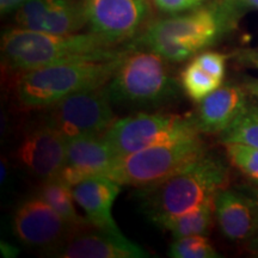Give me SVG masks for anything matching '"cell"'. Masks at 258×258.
<instances>
[{
  "mask_svg": "<svg viewBox=\"0 0 258 258\" xmlns=\"http://www.w3.org/2000/svg\"><path fill=\"white\" fill-rule=\"evenodd\" d=\"M74 226L69 224L40 196L25 199L12 217V232L22 244L50 252L69 237Z\"/></svg>",
  "mask_w": 258,
  "mask_h": 258,
  "instance_id": "obj_10",
  "label": "cell"
},
{
  "mask_svg": "<svg viewBox=\"0 0 258 258\" xmlns=\"http://www.w3.org/2000/svg\"><path fill=\"white\" fill-rule=\"evenodd\" d=\"M205 153L201 137L156 145L117 157L106 177L122 186L144 189L166 179Z\"/></svg>",
  "mask_w": 258,
  "mask_h": 258,
  "instance_id": "obj_6",
  "label": "cell"
},
{
  "mask_svg": "<svg viewBox=\"0 0 258 258\" xmlns=\"http://www.w3.org/2000/svg\"><path fill=\"white\" fill-rule=\"evenodd\" d=\"M235 10L225 0L170 15L148 23L131 46L147 48L169 62H183L218 41L233 21Z\"/></svg>",
  "mask_w": 258,
  "mask_h": 258,
  "instance_id": "obj_1",
  "label": "cell"
},
{
  "mask_svg": "<svg viewBox=\"0 0 258 258\" xmlns=\"http://www.w3.org/2000/svg\"><path fill=\"white\" fill-rule=\"evenodd\" d=\"M90 31L111 44L134 40L151 14L148 0H82Z\"/></svg>",
  "mask_w": 258,
  "mask_h": 258,
  "instance_id": "obj_9",
  "label": "cell"
},
{
  "mask_svg": "<svg viewBox=\"0 0 258 258\" xmlns=\"http://www.w3.org/2000/svg\"><path fill=\"white\" fill-rule=\"evenodd\" d=\"M214 198L208 199L199 207L183 214L161 219L154 222V225L170 232L173 238L186 237V235H206L211 231L213 219L215 217Z\"/></svg>",
  "mask_w": 258,
  "mask_h": 258,
  "instance_id": "obj_18",
  "label": "cell"
},
{
  "mask_svg": "<svg viewBox=\"0 0 258 258\" xmlns=\"http://www.w3.org/2000/svg\"><path fill=\"white\" fill-rule=\"evenodd\" d=\"M121 186L106 176H92L72 188L77 205L90 224L111 232H121L112 218V206Z\"/></svg>",
  "mask_w": 258,
  "mask_h": 258,
  "instance_id": "obj_16",
  "label": "cell"
},
{
  "mask_svg": "<svg viewBox=\"0 0 258 258\" xmlns=\"http://www.w3.org/2000/svg\"><path fill=\"white\" fill-rule=\"evenodd\" d=\"M159 54L129 46L117 70L106 84L111 102L134 108H154L173 101L182 85L173 78Z\"/></svg>",
  "mask_w": 258,
  "mask_h": 258,
  "instance_id": "obj_5",
  "label": "cell"
},
{
  "mask_svg": "<svg viewBox=\"0 0 258 258\" xmlns=\"http://www.w3.org/2000/svg\"><path fill=\"white\" fill-rule=\"evenodd\" d=\"M179 83L182 90L191 101L201 103L206 97L220 88L222 80L207 73L191 60L180 72Z\"/></svg>",
  "mask_w": 258,
  "mask_h": 258,
  "instance_id": "obj_20",
  "label": "cell"
},
{
  "mask_svg": "<svg viewBox=\"0 0 258 258\" xmlns=\"http://www.w3.org/2000/svg\"><path fill=\"white\" fill-rule=\"evenodd\" d=\"M106 85L83 90L44 109L43 122L64 140L101 137L116 121Z\"/></svg>",
  "mask_w": 258,
  "mask_h": 258,
  "instance_id": "obj_8",
  "label": "cell"
},
{
  "mask_svg": "<svg viewBox=\"0 0 258 258\" xmlns=\"http://www.w3.org/2000/svg\"><path fill=\"white\" fill-rule=\"evenodd\" d=\"M29 0H0V11L2 15H9L18 11Z\"/></svg>",
  "mask_w": 258,
  "mask_h": 258,
  "instance_id": "obj_26",
  "label": "cell"
},
{
  "mask_svg": "<svg viewBox=\"0 0 258 258\" xmlns=\"http://www.w3.org/2000/svg\"><path fill=\"white\" fill-rule=\"evenodd\" d=\"M170 257L173 258H215L219 257L206 235H186L175 238L170 244Z\"/></svg>",
  "mask_w": 258,
  "mask_h": 258,
  "instance_id": "obj_22",
  "label": "cell"
},
{
  "mask_svg": "<svg viewBox=\"0 0 258 258\" xmlns=\"http://www.w3.org/2000/svg\"><path fill=\"white\" fill-rule=\"evenodd\" d=\"M256 62H257V64H258V59H257V60H256Z\"/></svg>",
  "mask_w": 258,
  "mask_h": 258,
  "instance_id": "obj_31",
  "label": "cell"
},
{
  "mask_svg": "<svg viewBox=\"0 0 258 258\" xmlns=\"http://www.w3.org/2000/svg\"><path fill=\"white\" fill-rule=\"evenodd\" d=\"M57 258H146L144 247L128 239L122 232L86 224L73 227L69 237L59 246L47 253Z\"/></svg>",
  "mask_w": 258,
  "mask_h": 258,
  "instance_id": "obj_11",
  "label": "cell"
},
{
  "mask_svg": "<svg viewBox=\"0 0 258 258\" xmlns=\"http://www.w3.org/2000/svg\"><path fill=\"white\" fill-rule=\"evenodd\" d=\"M67 141L49 125L40 123L27 129L16 151V159L29 175L40 180L59 176L66 158Z\"/></svg>",
  "mask_w": 258,
  "mask_h": 258,
  "instance_id": "obj_12",
  "label": "cell"
},
{
  "mask_svg": "<svg viewBox=\"0 0 258 258\" xmlns=\"http://www.w3.org/2000/svg\"><path fill=\"white\" fill-rule=\"evenodd\" d=\"M235 9H258V0H228Z\"/></svg>",
  "mask_w": 258,
  "mask_h": 258,
  "instance_id": "obj_27",
  "label": "cell"
},
{
  "mask_svg": "<svg viewBox=\"0 0 258 258\" xmlns=\"http://www.w3.org/2000/svg\"><path fill=\"white\" fill-rule=\"evenodd\" d=\"M115 47L92 31L62 35L16 27L5 31L2 37L3 64L18 76L66 61L108 59L125 49Z\"/></svg>",
  "mask_w": 258,
  "mask_h": 258,
  "instance_id": "obj_2",
  "label": "cell"
},
{
  "mask_svg": "<svg viewBox=\"0 0 258 258\" xmlns=\"http://www.w3.org/2000/svg\"><path fill=\"white\" fill-rule=\"evenodd\" d=\"M116 153L101 137H80L67 140L66 158L57 179L73 186L92 176H106Z\"/></svg>",
  "mask_w": 258,
  "mask_h": 258,
  "instance_id": "obj_14",
  "label": "cell"
},
{
  "mask_svg": "<svg viewBox=\"0 0 258 258\" xmlns=\"http://www.w3.org/2000/svg\"><path fill=\"white\" fill-rule=\"evenodd\" d=\"M245 89H246L251 95H253L254 97H257L258 98V80L251 79L250 82L245 84Z\"/></svg>",
  "mask_w": 258,
  "mask_h": 258,
  "instance_id": "obj_28",
  "label": "cell"
},
{
  "mask_svg": "<svg viewBox=\"0 0 258 258\" xmlns=\"http://www.w3.org/2000/svg\"><path fill=\"white\" fill-rule=\"evenodd\" d=\"M201 137L194 114L137 112L116 120L103 138L121 157L156 145Z\"/></svg>",
  "mask_w": 258,
  "mask_h": 258,
  "instance_id": "obj_7",
  "label": "cell"
},
{
  "mask_svg": "<svg viewBox=\"0 0 258 258\" xmlns=\"http://www.w3.org/2000/svg\"><path fill=\"white\" fill-rule=\"evenodd\" d=\"M6 176H8V166L4 164V159L2 160V183H4V179H6Z\"/></svg>",
  "mask_w": 258,
  "mask_h": 258,
  "instance_id": "obj_30",
  "label": "cell"
},
{
  "mask_svg": "<svg viewBox=\"0 0 258 258\" xmlns=\"http://www.w3.org/2000/svg\"><path fill=\"white\" fill-rule=\"evenodd\" d=\"M214 214L226 238L249 241L258 232V201L234 190L221 189L214 198Z\"/></svg>",
  "mask_w": 258,
  "mask_h": 258,
  "instance_id": "obj_15",
  "label": "cell"
},
{
  "mask_svg": "<svg viewBox=\"0 0 258 258\" xmlns=\"http://www.w3.org/2000/svg\"><path fill=\"white\" fill-rule=\"evenodd\" d=\"M18 28L47 34H76L88 25L83 2L29 0L16 11Z\"/></svg>",
  "mask_w": 258,
  "mask_h": 258,
  "instance_id": "obj_13",
  "label": "cell"
},
{
  "mask_svg": "<svg viewBox=\"0 0 258 258\" xmlns=\"http://www.w3.org/2000/svg\"><path fill=\"white\" fill-rule=\"evenodd\" d=\"M37 195L74 227L89 224L85 215L83 217L77 211V201L73 196L72 186L63 183L62 180L54 178L42 182L37 190Z\"/></svg>",
  "mask_w": 258,
  "mask_h": 258,
  "instance_id": "obj_19",
  "label": "cell"
},
{
  "mask_svg": "<svg viewBox=\"0 0 258 258\" xmlns=\"http://www.w3.org/2000/svg\"><path fill=\"white\" fill-rule=\"evenodd\" d=\"M128 48L108 59H83L48 64L19 74L15 93L23 109H46L64 97L106 85Z\"/></svg>",
  "mask_w": 258,
  "mask_h": 258,
  "instance_id": "obj_4",
  "label": "cell"
},
{
  "mask_svg": "<svg viewBox=\"0 0 258 258\" xmlns=\"http://www.w3.org/2000/svg\"><path fill=\"white\" fill-rule=\"evenodd\" d=\"M228 182V169L220 158L206 152L199 159L161 180L141 189V208L151 221L176 217L199 207Z\"/></svg>",
  "mask_w": 258,
  "mask_h": 258,
  "instance_id": "obj_3",
  "label": "cell"
},
{
  "mask_svg": "<svg viewBox=\"0 0 258 258\" xmlns=\"http://www.w3.org/2000/svg\"><path fill=\"white\" fill-rule=\"evenodd\" d=\"M192 60L213 77L220 80L224 79L226 71V55L224 54L217 51H202L194 56Z\"/></svg>",
  "mask_w": 258,
  "mask_h": 258,
  "instance_id": "obj_24",
  "label": "cell"
},
{
  "mask_svg": "<svg viewBox=\"0 0 258 258\" xmlns=\"http://www.w3.org/2000/svg\"><path fill=\"white\" fill-rule=\"evenodd\" d=\"M158 10L167 15H177L202 5L205 0H152Z\"/></svg>",
  "mask_w": 258,
  "mask_h": 258,
  "instance_id": "obj_25",
  "label": "cell"
},
{
  "mask_svg": "<svg viewBox=\"0 0 258 258\" xmlns=\"http://www.w3.org/2000/svg\"><path fill=\"white\" fill-rule=\"evenodd\" d=\"M224 144L239 143L258 148V103H247L243 112L220 134Z\"/></svg>",
  "mask_w": 258,
  "mask_h": 258,
  "instance_id": "obj_21",
  "label": "cell"
},
{
  "mask_svg": "<svg viewBox=\"0 0 258 258\" xmlns=\"http://www.w3.org/2000/svg\"><path fill=\"white\" fill-rule=\"evenodd\" d=\"M228 160L241 173L258 182V148L239 143L225 144Z\"/></svg>",
  "mask_w": 258,
  "mask_h": 258,
  "instance_id": "obj_23",
  "label": "cell"
},
{
  "mask_svg": "<svg viewBox=\"0 0 258 258\" xmlns=\"http://www.w3.org/2000/svg\"><path fill=\"white\" fill-rule=\"evenodd\" d=\"M247 247H249L250 251H252L253 253L258 254V232H257V234L252 238V239L247 241Z\"/></svg>",
  "mask_w": 258,
  "mask_h": 258,
  "instance_id": "obj_29",
  "label": "cell"
},
{
  "mask_svg": "<svg viewBox=\"0 0 258 258\" xmlns=\"http://www.w3.org/2000/svg\"><path fill=\"white\" fill-rule=\"evenodd\" d=\"M247 103L246 93L240 86H220L200 103L194 114L199 131L201 134H221L243 112Z\"/></svg>",
  "mask_w": 258,
  "mask_h": 258,
  "instance_id": "obj_17",
  "label": "cell"
}]
</instances>
